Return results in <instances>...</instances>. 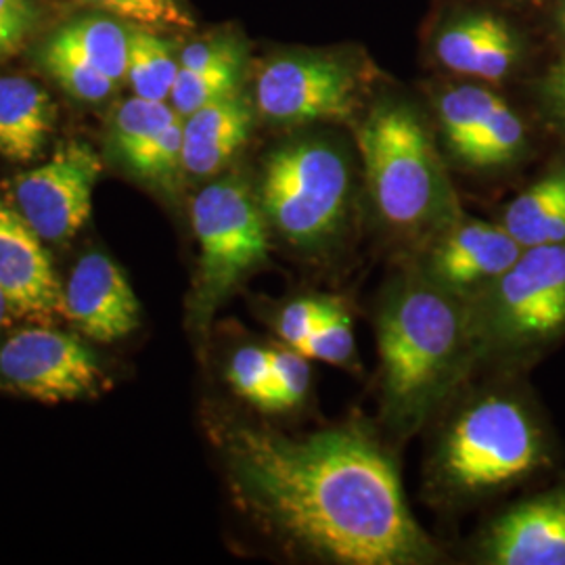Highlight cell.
<instances>
[{
	"label": "cell",
	"mask_w": 565,
	"mask_h": 565,
	"mask_svg": "<svg viewBox=\"0 0 565 565\" xmlns=\"http://www.w3.org/2000/svg\"><path fill=\"white\" fill-rule=\"evenodd\" d=\"M223 455L231 488L285 548L340 565H425L438 546L417 524L392 459L361 424L291 438L228 427Z\"/></svg>",
	"instance_id": "obj_1"
},
{
	"label": "cell",
	"mask_w": 565,
	"mask_h": 565,
	"mask_svg": "<svg viewBox=\"0 0 565 565\" xmlns=\"http://www.w3.org/2000/svg\"><path fill=\"white\" fill-rule=\"evenodd\" d=\"M382 419L406 438L429 419L476 363L467 300L411 268L377 310Z\"/></svg>",
	"instance_id": "obj_2"
},
{
	"label": "cell",
	"mask_w": 565,
	"mask_h": 565,
	"mask_svg": "<svg viewBox=\"0 0 565 565\" xmlns=\"http://www.w3.org/2000/svg\"><path fill=\"white\" fill-rule=\"evenodd\" d=\"M356 139L369 195L390 228L429 242L459 218L443 162L413 107L380 103L364 118Z\"/></svg>",
	"instance_id": "obj_3"
},
{
	"label": "cell",
	"mask_w": 565,
	"mask_h": 565,
	"mask_svg": "<svg viewBox=\"0 0 565 565\" xmlns=\"http://www.w3.org/2000/svg\"><path fill=\"white\" fill-rule=\"evenodd\" d=\"M545 461L543 431L524 404L484 394L446 425L427 463V488L448 505L473 503L524 480Z\"/></svg>",
	"instance_id": "obj_4"
},
{
	"label": "cell",
	"mask_w": 565,
	"mask_h": 565,
	"mask_svg": "<svg viewBox=\"0 0 565 565\" xmlns=\"http://www.w3.org/2000/svg\"><path fill=\"white\" fill-rule=\"evenodd\" d=\"M476 359H509L565 333V243L527 247L467 300Z\"/></svg>",
	"instance_id": "obj_5"
},
{
	"label": "cell",
	"mask_w": 565,
	"mask_h": 565,
	"mask_svg": "<svg viewBox=\"0 0 565 565\" xmlns=\"http://www.w3.org/2000/svg\"><path fill=\"white\" fill-rule=\"evenodd\" d=\"M191 224L200 245L191 324L205 342L216 310L270 260V224L239 177L203 186L191 203Z\"/></svg>",
	"instance_id": "obj_6"
},
{
	"label": "cell",
	"mask_w": 565,
	"mask_h": 565,
	"mask_svg": "<svg viewBox=\"0 0 565 565\" xmlns=\"http://www.w3.org/2000/svg\"><path fill=\"white\" fill-rule=\"evenodd\" d=\"M348 198V160L329 141L287 142L264 162V216L270 228L303 254H319L340 237Z\"/></svg>",
	"instance_id": "obj_7"
},
{
	"label": "cell",
	"mask_w": 565,
	"mask_h": 565,
	"mask_svg": "<svg viewBox=\"0 0 565 565\" xmlns=\"http://www.w3.org/2000/svg\"><path fill=\"white\" fill-rule=\"evenodd\" d=\"M359 78L333 57L282 55L268 61L256 82V105L281 126L350 120L359 109Z\"/></svg>",
	"instance_id": "obj_8"
},
{
	"label": "cell",
	"mask_w": 565,
	"mask_h": 565,
	"mask_svg": "<svg viewBox=\"0 0 565 565\" xmlns=\"http://www.w3.org/2000/svg\"><path fill=\"white\" fill-rule=\"evenodd\" d=\"M102 172V158L88 142H63L49 162L15 179L18 210L44 242H67L90 218Z\"/></svg>",
	"instance_id": "obj_9"
},
{
	"label": "cell",
	"mask_w": 565,
	"mask_h": 565,
	"mask_svg": "<svg viewBox=\"0 0 565 565\" xmlns=\"http://www.w3.org/2000/svg\"><path fill=\"white\" fill-rule=\"evenodd\" d=\"M102 377L95 354L51 327L21 329L0 345V384L39 403H70L95 394Z\"/></svg>",
	"instance_id": "obj_10"
},
{
	"label": "cell",
	"mask_w": 565,
	"mask_h": 565,
	"mask_svg": "<svg viewBox=\"0 0 565 565\" xmlns=\"http://www.w3.org/2000/svg\"><path fill=\"white\" fill-rule=\"evenodd\" d=\"M44 72L74 99H107L128 72V25L88 15L61 25L39 49Z\"/></svg>",
	"instance_id": "obj_11"
},
{
	"label": "cell",
	"mask_w": 565,
	"mask_h": 565,
	"mask_svg": "<svg viewBox=\"0 0 565 565\" xmlns=\"http://www.w3.org/2000/svg\"><path fill=\"white\" fill-rule=\"evenodd\" d=\"M522 252L503 224L459 216L427 242L422 268L438 285L469 300L497 281Z\"/></svg>",
	"instance_id": "obj_12"
},
{
	"label": "cell",
	"mask_w": 565,
	"mask_h": 565,
	"mask_svg": "<svg viewBox=\"0 0 565 565\" xmlns=\"http://www.w3.org/2000/svg\"><path fill=\"white\" fill-rule=\"evenodd\" d=\"M42 242L0 189V287L15 317L49 324L63 317V287Z\"/></svg>",
	"instance_id": "obj_13"
},
{
	"label": "cell",
	"mask_w": 565,
	"mask_h": 565,
	"mask_svg": "<svg viewBox=\"0 0 565 565\" xmlns=\"http://www.w3.org/2000/svg\"><path fill=\"white\" fill-rule=\"evenodd\" d=\"M63 317L95 342H118L141 323V303L120 266L95 252L70 275L63 289Z\"/></svg>",
	"instance_id": "obj_14"
},
{
	"label": "cell",
	"mask_w": 565,
	"mask_h": 565,
	"mask_svg": "<svg viewBox=\"0 0 565 565\" xmlns=\"http://www.w3.org/2000/svg\"><path fill=\"white\" fill-rule=\"evenodd\" d=\"M480 548L486 564L565 565V486L505 511Z\"/></svg>",
	"instance_id": "obj_15"
},
{
	"label": "cell",
	"mask_w": 565,
	"mask_h": 565,
	"mask_svg": "<svg viewBox=\"0 0 565 565\" xmlns=\"http://www.w3.org/2000/svg\"><path fill=\"white\" fill-rule=\"evenodd\" d=\"M254 111L242 93L207 103L182 121V166L195 179L223 172L252 135Z\"/></svg>",
	"instance_id": "obj_16"
},
{
	"label": "cell",
	"mask_w": 565,
	"mask_h": 565,
	"mask_svg": "<svg viewBox=\"0 0 565 565\" xmlns=\"http://www.w3.org/2000/svg\"><path fill=\"white\" fill-rule=\"evenodd\" d=\"M436 53L457 74L501 81L513 70L520 44L505 21L492 13H473L446 28Z\"/></svg>",
	"instance_id": "obj_17"
},
{
	"label": "cell",
	"mask_w": 565,
	"mask_h": 565,
	"mask_svg": "<svg viewBox=\"0 0 565 565\" xmlns=\"http://www.w3.org/2000/svg\"><path fill=\"white\" fill-rule=\"evenodd\" d=\"M55 126L51 95L30 78L0 76V156L28 163L41 158Z\"/></svg>",
	"instance_id": "obj_18"
},
{
	"label": "cell",
	"mask_w": 565,
	"mask_h": 565,
	"mask_svg": "<svg viewBox=\"0 0 565 565\" xmlns=\"http://www.w3.org/2000/svg\"><path fill=\"white\" fill-rule=\"evenodd\" d=\"M503 226L524 249L565 243V170L546 174L509 203Z\"/></svg>",
	"instance_id": "obj_19"
},
{
	"label": "cell",
	"mask_w": 565,
	"mask_h": 565,
	"mask_svg": "<svg viewBox=\"0 0 565 565\" xmlns=\"http://www.w3.org/2000/svg\"><path fill=\"white\" fill-rule=\"evenodd\" d=\"M179 60L172 44L141 25H128V72L126 81L135 95L151 102H170L179 76Z\"/></svg>",
	"instance_id": "obj_20"
},
{
	"label": "cell",
	"mask_w": 565,
	"mask_h": 565,
	"mask_svg": "<svg viewBox=\"0 0 565 565\" xmlns=\"http://www.w3.org/2000/svg\"><path fill=\"white\" fill-rule=\"evenodd\" d=\"M501 97L480 86L450 88L440 97L438 111L448 151L463 163L471 142L478 137Z\"/></svg>",
	"instance_id": "obj_21"
},
{
	"label": "cell",
	"mask_w": 565,
	"mask_h": 565,
	"mask_svg": "<svg viewBox=\"0 0 565 565\" xmlns=\"http://www.w3.org/2000/svg\"><path fill=\"white\" fill-rule=\"evenodd\" d=\"M181 118L168 102L132 97L121 103L111 120L109 149L124 166L153 141L172 121Z\"/></svg>",
	"instance_id": "obj_22"
},
{
	"label": "cell",
	"mask_w": 565,
	"mask_h": 565,
	"mask_svg": "<svg viewBox=\"0 0 565 565\" xmlns=\"http://www.w3.org/2000/svg\"><path fill=\"white\" fill-rule=\"evenodd\" d=\"M226 380L243 401L264 413H285L279 385L273 377L268 345H243L226 369Z\"/></svg>",
	"instance_id": "obj_23"
},
{
	"label": "cell",
	"mask_w": 565,
	"mask_h": 565,
	"mask_svg": "<svg viewBox=\"0 0 565 565\" xmlns=\"http://www.w3.org/2000/svg\"><path fill=\"white\" fill-rule=\"evenodd\" d=\"M524 147V121L501 99L471 142L463 163L471 168H499L515 162Z\"/></svg>",
	"instance_id": "obj_24"
},
{
	"label": "cell",
	"mask_w": 565,
	"mask_h": 565,
	"mask_svg": "<svg viewBox=\"0 0 565 565\" xmlns=\"http://www.w3.org/2000/svg\"><path fill=\"white\" fill-rule=\"evenodd\" d=\"M243 60L224 61L202 70H179L170 93V105L181 118L191 116L207 103L237 93L242 82Z\"/></svg>",
	"instance_id": "obj_25"
},
{
	"label": "cell",
	"mask_w": 565,
	"mask_h": 565,
	"mask_svg": "<svg viewBox=\"0 0 565 565\" xmlns=\"http://www.w3.org/2000/svg\"><path fill=\"white\" fill-rule=\"evenodd\" d=\"M182 121L177 118L166 130H162L153 141L141 149L135 158L124 163V168L137 179L149 182L166 193L177 191L182 166Z\"/></svg>",
	"instance_id": "obj_26"
},
{
	"label": "cell",
	"mask_w": 565,
	"mask_h": 565,
	"mask_svg": "<svg viewBox=\"0 0 565 565\" xmlns=\"http://www.w3.org/2000/svg\"><path fill=\"white\" fill-rule=\"evenodd\" d=\"M298 352H302L308 361L354 369L359 364V356L348 306L343 302L338 303L323 321H319L315 331L298 348Z\"/></svg>",
	"instance_id": "obj_27"
},
{
	"label": "cell",
	"mask_w": 565,
	"mask_h": 565,
	"mask_svg": "<svg viewBox=\"0 0 565 565\" xmlns=\"http://www.w3.org/2000/svg\"><path fill=\"white\" fill-rule=\"evenodd\" d=\"M114 18L149 30H186L193 18L182 0H90Z\"/></svg>",
	"instance_id": "obj_28"
},
{
	"label": "cell",
	"mask_w": 565,
	"mask_h": 565,
	"mask_svg": "<svg viewBox=\"0 0 565 565\" xmlns=\"http://www.w3.org/2000/svg\"><path fill=\"white\" fill-rule=\"evenodd\" d=\"M342 302L335 296H300L289 302L282 303L281 308L273 317V327L281 342L289 348H300L306 338L315 331L319 321Z\"/></svg>",
	"instance_id": "obj_29"
},
{
	"label": "cell",
	"mask_w": 565,
	"mask_h": 565,
	"mask_svg": "<svg viewBox=\"0 0 565 565\" xmlns=\"http://www.w3.org/2000/svg\"><path fill=\"white\" fill-rule=\"evenodd\" d=\"M273 377L279 385L285 411H291L308 398L312 385V369L302 352L289 345H268Z\"/></svg>",
	"instance_id": "obj_30"
},
{
	"label": "cell",
	"mask_w": 565,
	"mask_h": 565,
	"mask_svg": "<svg viewBox=\"0 0 565 565\" xmlns=\"http://www.w3.org/2000/svg\"><path fill=\"white\" fill-rule=\"evenodd\" d=\"M39 21L41 11L32 0H0V60L15 55Z\"/></svg>",
	"instance_id": "obj_31"
},
{
	"label": "cell",
	"mask_w": 565,
	"mask_h": 565,
	"mask_svg": "<svg viewBox=\"0 0 565 565\" xmlns=\"http://www.w3.org/2000/svg\"><path fill=\"white\" fill-rule=\"evenodd\" d=\"M243 60L242 46L231 39H212L189 44L182 49L179 65L184 70L212 67L224 61Z\"/></svg>",
	"instance_id": "obj_32"
},
{
	"label": "cell",
	"mask_w": 565,
	"mask_h": 565,
	"mask_svg": "<svg viewBox=\"0 0 565 565\" xmlns=\"http://www.w3.org/2000/svg\"><path fill=\"white\" fill-rule=\"evenodd\" d=\"M545 99L553 116L565 124V57L557 61L546 76Z\"/></svg>",
	"instance_id": "obj_33"
},
{
	"label": "cell",
	"mask_w": 565,
	"mask_h": 565,
	"mask_svg": "<svg viewBox=\"0 0 565 565\" xmlns=\"http://www.w3.org/2000/svg\"><path fill=\"white\" fill-rule=\"evenodd\" d=\"M11 317H15L13 310H11V302H9L7 294H4V289L0 287V327H4Z\"/></svg>",
	"instance_id": "obj_34"
},
{
	"label": "cell",
	"mask_w": 565,
	"mask_h": 565,
	"mask_svg": "<svg viewBox=\"0 0 565 565\" xmlns=\"http://www.w3.org/2000/svg\"><path fill=\"white\" fill-rule=\"evenodd\" d=\"M562 25H564V30H565V2H564V9H562Z\"/></svg>",
	"instance_id": "obj_35"
}]
</instances>
